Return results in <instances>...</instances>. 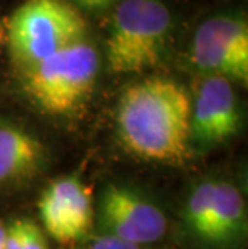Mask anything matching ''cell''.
Masks as SVG:
<instances>
[{
	"instance_id": "14",
	"label": "cell",
	"mask_w": 248,
	"mask_h": 249,
	"mask_svg": "<svg viewBox=\"0 0 248 249\" xmlns=\"http://www.w3.org/2000/svg\"><path fill=\"white\" fill-rule=\"evenodd\" d=\"M70 2L75 5L76 8L95 12V10H105V8L112 7V5L114 2H118V0H70Z\"/></svg>"
},
{
	"instance_id": "1",
	"label": "cell",
	"mask_w": 248,
	"mask_h": 249,
	"mask_svg": "<svg viewBox=\"0 0 248 249\" xmlns=\"http://www.w3.org/2000/svg\"><path fill=\"white\" fill-rule=\"evenodd\" d=\"M192 98L166 77H149L121 93L116 127L123 146L145 161L181 164L191 146Z\"/></svg>"
},
{
	"instance_id": "3",
	"label": "cell",
	"mask_w": 248,
	"mask_h": 249,
	"mask_svg": "<svg viewBox=\"0 0 248 249\" xmlns=\"http://www.w3.org/2000/svg\"><path fill=\"white\" fill-rule=\"evenodd\" d=\"M172 17L161 0H123L107 39V66L113 74L155 68L170 44Z\"/></svg>"
},
{
	"instance_id": "15",
	"label": "cell",
	"mask_w": 248,
	"mask_h": 249,
	"mask_svg": "<svg viewBox=\"0 0 248 249\" xmlns=\"http://www.w3.org/2000/svg\"><path fill=\"white\" fill-rule=\"evenodd\" d=\"M3 45H5V26L2 23V19H0V53H2Z\"/></svg>"
},
{
	"instance_id": "12",
	"label": "cell",
	"mask_w": 248,
	"mask_h": 249,
	"mask_svg": "<svg viewBox=\"0 0 248 249\" xmlns=\"http://www.w3.org/2000/svg\"><path fill=\"white\" fill-rule=\"evenodd\" d=\"M3 249H49L45 233L31 219H17L7 225Z\"/></svg>"
},
{
	"instance_id": "8",
	"label": "cell",
	"mask_w": 248,
	"mask_h": 249,
	"mask_svg": "<svg viewBox=\"0 0 248 249\" xmlns=\"http://www.w3.org/2000/svg\"><path fill=\"white\" fill-rule=\"evenodd\" d=\"M240 111L232 82L207 76L198 84L192 102L191 137L200 145H218L239 132Z\"/></svg>"
},
{
	"instance_id": "9",
	"label": "cell",
	"mask_w": 248,
	"mask_h": 249,
	"mask_svg": "<svg viewBox=\"0 0 248 249\" xmlns=\"http://www.w3.org/2000/svg\"><path fill=\"white\" fill-rule=\"evenodd\" d=\"M44 161V145L33 134L13 124L0 125V183L36 176Z\"/></svg>"
},
{
	"instance_id": "4",
	"label": "cell",
	"mask_w": 248,
	"mask_h": 249,
	"mask_svg": "<svg viewBox=\"0 0 248 249\" xmlns=\"http://www.w3.org/2000/svg\"><path fill=\"white\" fill-rule=\"evenodd\" d=\"M97 74V50L81 40L24 71V90L45 113L68 114L89 98Z\"/></svg>"
},
{
	"instance_id": "11",
	"label": "cell",
	"mask_w": 248,
	"mask_h": 249,
	"mask_svg": "<svg viewBox=\"0 0 248 249\" xmlns=\"http://www.w3.org/2000/svg\"><path fill=\"white\" fill-rule=\"evenodd\" d=\"M214 188L216 180H205L193 190L186 203V209H184L186 222L198 238L203 236L205 229H207L211 206H213Z\"/></svg>"
},
{
	"instance_id": "16",
	"label": "cell",
	"mask_w": 248,
	"mask_h": 249,
	"mask_svg": "<svg viewBox=\"0 0 248 249\" xmlns=\"http://www.w3.org/2000/svg\"><path fill=\"white\" fill-rule=\"evenodd\" d=\"M5 231H7V227L0 222V249H3L5 245Z\"/></svg>"
},
{
	"instance_id": "7",
	"label": "cell",
	"mask_w": 248,
	"mask_h": 249,
	"mask_svg": "<svg viewBox=\"0 0 248 249\" xmlns=\"http://www.w3.org/2000/svg\"><path fill=\"white\" fill-rule=\"evenodd\" d=\"M44 230L60 243H75L87 236L94 224L92 193L76 176L54 180L39 199Z\"/></svg>"
},
{
	"instance_id": "10",
	"label": "cell",
	"mask_w": 248,
	"mask_h": 249,
	"mask_svg": "<svg viewBox=\"0 0 248 249\" xmlns=\"http://www.w3.org/2000/svg\"><path fill=\"white\" fill-rule=\"evenodd\" d=\"M247 206L240 190L229 182L216 180L213 206L202 236L211 245H230L245 235Z\"/></svg>"
},
{
	"instance_id": "6",
	"label": "cell",
	"mask_w": 248,
	"mask_h": 249,
	"mask_svg": "<svg viewBox=\"0 0 248 249\" xmlns=\"http://www.w3.org/2000/svg\"><path fill=\"white\" fill-rule=\"evenodd\" d=\"M100 224L105 235L142 246L160 241L166 233L161 209L134 190L110 185L100 203Z\"/></svg>"
},
{
	"instance_id": "2",
	"label": "cell",
	"mask_w": 248,
	"mask_h": 249,
	"mask_svg": "<svg viewBox=\"0 0 248 249\" xmlns=\"http://www.w3.org/2000/svg\"><path fill=\"white\" fill-rule=\"evenodd\" d=\"M5 26V44L21 71L86 40L87 21L70 0H24Z\"/></svg>"
},
{
	"instance_id": "5",
	"label": "cell",
	"mask_w": 248,
	"mask_h": 249,
	"mask_svg": "<svg viewBox=\"0 0 248 249\" xmlns=\"http://www.w3.org/2000/svg\"><path fill=\"white\" fill-rule=\"evenodd\" d=\"M192 61L208 76L248 82V21L221 15L203 21L192 42Z\"/></svg>"
},
{
	"instance_id": "13",
	"label": "cell",
	"mask_w": 248,
	"mask_h": 249,
	"mask_svg": "<svg viewBox=\"0 0 248 249\" xmlns=\"http://www.w3.org/2000/svg\"><path fill=\"white\" fill-rule=\"evenodd\" d=\"M81 249H140V246L131 245V243L123 241L112 235H102V236L92 238V240L87 241Z\"/></svg>"
}]
</instances>
